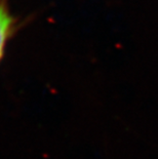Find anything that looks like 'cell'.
I'll return each mask as SVG.
<instances>
[{"label":"cell","mask_w":158,"mask_h":159,"mask_svg":"<svg viewBox=\"0 0 158 159\" xmlns=\"http://www.w3.org/2000/svg\"><path fill=\"white\" fill-rule=\"evenodd\" d=\"M15 19L11 15L5 0H0V62L4 57L6 43L11 37Z\"/></svg>","instance_id":"obj_1"}]
</instances>
